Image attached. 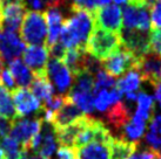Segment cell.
Returning <instances> with one entry per match:
<instances>
[{"mask_svg": "<svg viewBox=\"0 0 161 159\" xmlns=\"http://www.w3.org/2000/svg\"><path fill=\"white\" fill-rule=\"evenodd\" d=\"M94 26L93 14L87 11L74 9L73 15L64 20L63 29L58 41L66 49H85Z\"/></svg>", "mask_w": 161, "mask_h": 159, "instance_id": "6da1fadb", "label": "cell"}, {"mask_svg": "<svg viewBox=\"0 0 161 159\" xmlns=\"http://www.w3.org/2000/svg\"><path fill=\"white\" fill-rule=\"evenodd\" d=\"M121 40L119 34L100 29L94 26V29L91 34L85 47L86 53L98 61H103L118 53L121 49Z\"/></svg>", "mask_w": 161, "mask_h": 159, "instance_id": "7a4b0ae2", "label": "cell"}, {"mask_svg": "<svg viewBox=\"0 0 161 159\" xmlns=\"http://www.w3.org/2000/svg\"><path fill=\"white\" fill-rule=\"evenodd\" d=\"M19 33L24 44L28 46L46 44L47 26L45 14L40 11H28L25 13Z\"/></svg>", "mask_w": 161, "mask_h": 159, "instance_id": "3957f363", "label": "cell"}, {"mask_svg": "<svg viewBox=\"0 0 161 159\" xmlns=\"http://www.w3.org/2000/svg\"><path fill=\"white\" fill-rule=\"evenodd\" d=\"M42 124H44L42 118H14L12 119V128L8 136L18 141L25 152H28L31 141L36 133L40 132Z\"/></svg>", "mask_w": 161, "mask_h": 159, "instance_id": "277c9868", "label": "cell"}, {"mask_svg": "<svg viewBox=\"0 0 161 159\" xmlns=\"http://www.w3.org/2000/svg\"><path fill=\"white\" fill-rule=\"evenodd\" d=\"M122 27L126 29L151 31V17L147 5L142 1H135L127 4L122 12Z\"/></svg>", "mask_w": 161, "mask_h": 159, "instance_id": "5b68a950", "label": "cell"}, {"mask_svg": "<svg viewBox=\"0 0 161 159\" xmlns=\"http://www.w3.org/2000/svg\"><path fill=\"white\" fill-rule=\"evenodd\" d=\"M138 56L134 54L121 47L118 53L113 54L112 56L101 61V69L105 70L113 77L122 75L126 71H130V69H135L139 61Z\"/></svg>", "mask_w": 161, "mask_h": 159, "instance_id": "8992f818", "label": "cell"}, {"mask_svg": "<svg viewBox=\"0 0 161 159\" xmlns=\"http://www.w3.org/2000/svg\"><path fill=\"white\" fill-rule=\"evenodd\" d=\"M94 25L100 29L120 34L122 29V13L118 5L108 4L93 14Z\"/></svg>", "mask_w": 161, "mask_h": 159, "instance_id": "52a82bcc", "label": "cell"}, {"mask_svg": "<svg viewBox=\"0 0 161 159\" xmlns=\"http://www.w3.org/2000/svg\"><path fill=\"white\" fill-rule=\"evenodd\" d=\"M46 76L51 81V83L53 82L54 87L59 90L60 95H66V93L71 90L73 75L61 60L52 58L47 62Z\"/></svg>", "mask_w": 161, "mask_h": 159, "instance_id": "ba28073f", "label": "cell"}, {"mask_svg": "<svg viewBox=\"0 0 161 159\" xmlns=\"http://www.w3.org/2000/svg\"><path fill=\"white\" fill-rule=\"evenodd\" d=\"M17 118H21L34 112H41L42 104L27 88H15L11 93Z\"/></svg>", "mask_w": 161, "mask_h": 159, "instance_id": "9c48e42d", "label": "cell"}, {"mask_svg": "<svg viewBox=\"0 0 161 159\" xmlns=\"http://www.w3.org/2000/svg\"><path fill=\"white\" fill-rule=\"evenodd\" d=\"M149 32L124 28L119 34L121 46L132 52L135 56L141 58L142 55L149 53Z\"/></svg>", "mask_w": 161, "mask_h": 159, "instance_id": "30bf717a", "label": "cell"}, {"mask_svg": "<svg viewBox=\"0 0 161 159\" xmlns=\"http://www.w3.org/2000/svg\"><path fill=\"white\" fill-rule=\"evenodd\" d=\"M24 61L33 76H46V66L48 62L49 52L45 44L28 46L24 50Z\"/></svg>", "mask_w": 161, "mask_h": 159, "instance_id": "8fae6325", "label": "cell"}, {"mask_svg": "<svg viewBox=\"0 0 161 159\" xmlns=\"http://www.w3.org/2000/svg\"><path fill=\"white\" fill-rule=\"evenodd\" d=\"M136 70L140 73L142 81H146L154 87L161 83V55L147 53L139 59Z\"/></svg>", "mask_w": 161, "mask_h": 159, "instance_id": "7c38bea8", "label": "cell"}, {"mask_svg": "<svg viewBox=\"0 0 161 159\" xmlns=\"http://www.w3.org/2000/svg\"><path fill=\"white\" fill-rule=\"evenodd\" d=\"M26 12V3H11L3 5V11L0 17L1 29L17 33L20 28Z\"/></svg>", "mask_w": 161, "mask_h": 159, "instance_id": "4fadbf2b", "label": "cell"}, {"mask_svg": "<svg viewBox=\"0 0 161 159\" xmlns=\"http://www.w3.org/2000/svg\"><path fill=\"white\" fill-rule=\"evenodd\" d=\"M84 115L85 114L72 102V100L68 97L67 95L64 104L53 114L51 125L53 126L54 130L64 129L66 126L72 125L73 123H75L76 121Z\"/></svg>", "mask_w": 161, "mask_h": 159, "instance_id": "5bb4252c", "label": "cell"}, {"mask_svg": "<svg viewBox=\"0 0 161 159\" xmlns=\"http://www.w3.org/2000/svg\"><path fill=\"white\" fill-rule=\"evenodd\" d=\"M25 44L15 32L4 31L0 34V55L5 61H13L25 50Z\"/></svg>", "mask_w": 161, "mask_h": 159, "instance_id": "9a60e30c", "label": "cell"}, {"mask_svg": "<svg viewBox=\"0 0 161 159\" xmlns=\"http://www.w3.org/2000/svg\"><path fill=\"white\" fill-rule=\"evenodd\" d=\"M47 26V36H46V47L48 48L55 42H58L64 25V17L58 7V3L49 5L47 11L44 12Z\"/></svg>", "mask_w": 161, "mask_h": 159, "instance_id": "2e32d148", "label": "cell"}, {"mask_svg": "<svg viewBox=\"0 0 161 159\" xmlns=\"http://www.w3.org/2000/svg\"><path fill=\"white\" fill-rule=\"evenodd\" d=\"M91 55L86 53L85 49L81 48H72L66 49L65 55L61 61L66 64L69 71L72 73L73 77L80 74L82 71L88 70V61H90Z\"/></svg>", "mask_w": 161, "mask_h": 159, "instance_id": "e0dca14e", "label": "cell"}, {"mask_svg": "<svg viewBox=\"0 0 161 159\" xmlns=\"http://www.w3.org/2000/svg\"><path fill=\"white\" fill-rule=\"evenodd\" d=\"M111 141V139H109ZM109 141H93L76 149L78 159H109Z\"/></svg>", "mask_w": 161, "mask_h": 159, "instance_id": "ac0fdd59", "label": "cell"}, {"mask_svg": "<svg viewBox=\"0 0 161 159\" xmlns=\"http://www.w3.org/2000/svg\"><path fill=\"white\" fill-rule=\"evenodd\" d=\"M136 110L133 119L147 123L154 116V98L146 93H139L136 96Z\"/></svg>", "mask_w": 161, "mask_h": 159, "instance_id": "d6986e66", "label": "cell"}, {"mask_svg": "<svg viewBox=\"0 0 161 159\" xmlns=\"http://www.w3.org/2000/svg\"><path fill=\"white\" fill-rule=\"evenodd\" d=\"M8 70L13 77L15 84H18L19 88H27L33 81V74L30 68L24 63L20 59H15L9 62Z\"/></svg>", "mask_w": 161, "mask_h": 159, "instance_id": "ffe728a7", "label": "cell"}, {"mask_svg": "<svg viewBox=\"0 0 161 159\" xmlns=\"http://www.w3.org/2000/svg\"><path fill=\"white\" fill-rule=\"evenodd\" d=\"M106 112V118L108 123L112 124L114 128L121 129L130 121V108L125 102H116L108 108Z\"/></svg>", "mask_w": 161, "mask_h": 159, "instance_id": "44dd1931", "label": "cell"}, {"mask_svg": "<svg viewBox=\"0 0 161 159\" xmlns=\"http://www.w3.org/2000/svg\"><path fill=\"white\" fill-rule=\"evenodd\" d=\"M31 93L36 96L40 103L45 104L54 95V88L47 76H33V81L30 84Z\"/></svg>", "mask_w": 161, "mask_h": 159, "instance_id": "7402d4cb", "label": "cell"}, {"mask_svg": "<svg viewBox=\"0 0 161 159\" xmlns=\"http://www.w3.org/2000/svg\"><path fill=\"white\" fill-rule=\"evenodd\" d=\"M122 94L115 87L108 90H101L97 93V96L94 97V108L99 112H105L112 104L120 102Z\"/></svg>", "mask_w": 161, "mask_h": 159, "instance_id": "603a6c76", "label": "cell"}, {"mask_svg": "<svg viewBox=\"0 0 161 159\" xmlns=\"http://www.w3.org/2000/svg\"><path fill=\"white\" fill-rule=\"evenodd\" d=\"M141 82H142V79L140 76V73L136 69H130V71H127V74L124 77H121L116 82L115 88L122 95L124 94L127 95V94L136 93L141 85Z\"/></svg>", "mask_w": 161, "mask_h": 159, "instance_id": "cb8c5ba5", "label": "cell"}, {"mask_svg": "<svg viewBox=\"0 0 161 159\" xmlns=\"http://www.w3.org/2000/svg\"><path fill=\"white\" fill-rule=\"evenodd\" d=\"M138 144L127 141L122 138L113 137L109 141V149H111V157L113 159H127L134 150L136 149Z\"/></svg>", "mask_w": 161, "mask_h": 159, "instance_id": "d4e9b609", "label": "cell"}, {"mask_svg": "<svg viewBox=\"0 0 161 159\" xmlns=\"http://www.w3.org/2000/svg\"><path fill=\"white\" fill-rule=\"evenodd\" d=\"M68 97L72 102L80 109L84 114H91L94 110V96L92 93L87 91H78L71 89L68 91Z\"/></svg>", "mask_w": 161, "mask_h": 159, "instance_id": "484cf974", "label": "cell"}, {"mask_svg": "<svg viewBox=\"0 0 161 159\" xmlns=\"http://www.w3.org/2000/svg\"><path fill=\"white\" fill-rule=\"evenodd\" d=\"M121 129L124 130V135L121 137L122 139L130 141V143H134V144H138L140 138L142 137L143 133H145L146 123L139 122V121H135V119L132 118Z\"/></svg>", "mask_w": 161, "mask_h": 159, "instance_id": "4316f807", "label": "cell"}, {"mask_svg": "<svg viewBox=\"0 0 161 159\" xmlns=\"http://www.w3.org/2000/svg\"><path fill=\"white\" fill-rule=\"evenodd\" d=\"M146 141L153 150H161V115L153 116L151 119L148 132L146 133Z\"/></svg>", "mask_w": 161, "mask_h": 159, "instance_id": "83f0119b", "label": "cell"}, {"mask_svg": "<svg viewBox=\"0 0 161 159\" xmlns=\"http://www.w3.org/2000/svg\"><path fill=\"white\" fill-rule=\"evenodd\" d=\"M0 117L8 119L17 118L11 94L1 85H0Z\"/></svg>", "mask_w": 161, "mask_h": 159, "instance_id": "f1b7e54d", "label": "cell"}, {"mask_svg": "<svg viewBox=\"0 0 161 159\" xmlns=\"http://www.w3.org/2000/svg\"><path fill=\"white\" fill-rule=\"evenodd\" d=\"M0 147L4 150L7 159H18L25 152L18 141H14L9 136H6L0 139Z\"/></svg>", "mask_w": 161, "mask_h": 159, "instance_id": "f546056e", "label": "cell"}, {"mask_svg": "<svg viewBox=\"0 0 161 159\" xmlns=\"http://www.w3.org/2000/svg\"><path fill=\"white\" fill-rule=\"evenodd\" d=\"M115 80L113 76L107 74L105 70L100 69L95 73V77H94V88L93 91L95 94L101 91V90H108L115 87Z\"/></svg>", "mask_w": 161, "mask_h": 159, "instance_id": "4dcf8cb0", "label": "cell"}, {"mask_svg": "<svg viewBox=\"0 0 161 159\" xmlns=\"http://www.w3.org/2000/svg\"><path fill=\"white\" fill-rule=\"evenodd\" d=\"M75 84L71 89L78 90V91H87L92 93L94 88V76L91 71H82L80 74L74 76Z\"/></svg>", "mask_w": 161, "mask_h": 159, "instance_id": "1f68e13d", "label": "cell"}, {"mask_svg": "<svg viewBox=\"0 0 161 159\" xmlns=\"http://www.w3.org/2000/svg\"><path fill=\"white\" fill-rule=\"evenodd\" d=\"M108 4H111V0H73L72 11L81 9V11H87L94 14L95 11H98L99 8Z\"/></svg>", "mask_w": 161, "mask_h": 159, "instance_id": "d6a6232c", "label": "cell"}, {"mask_svg": "<svg viewBox=\"0 0 161 159\" xmlns=\"http://www.w3.org/2000/svg\"><path fill=\"white\" fill-rule=\"evenodd\" d=\"M149 52L161 55V28H153L149 32Z\"/></svg>", "mask_w": 161, "mask_h": 159, "instance_id": "836d02e7", "label": "cell"}, {"mask_svg": "<svg viewBox=\"0 0 161 159\" xmlns=\"http://www.w3.org/2000/svg\"><path fill=\"white\" fill-rule=\"evenodd\" d=\"M159 153H160V151L153 150V149H143V150H140L139 146H136L134 152L127 159H158Z\"/></svg>", "mask_w": 161, "mask_h": 159, "instance_id": "e575fe53", "label": "cell"}, {"mask_svg": "<svg viewBox=\"0 0 161 159\" xmlns=\"http://www.w3.org/2000/svg\"><path fill=\"white\" fill-rule=\"evenodd\" d=\"M151 25L153 28H161V0L151 5Z\"/></svg>", "mask_w": 161, "mask_h": 159, "instance_id": "d590c367", "label": "cell"}, {"mask_svg": "<svg viewBox=\"0 0 161 159\" xmlns=\"http://www.w3.org/2000/svg\"><path fill=\"white\" fill-rule=\"evenodd\" d=\"M0 85L4 87L8 93H12L14 89L17 88V84L14 82L13 77H12L8 69H6V68H5L4 71L0 75Z\"/></svg>", "mask_w": 161, "mask_h": 159, "instance_id": "8d00e7d4", "label": "cell"}, {"mask_svg": "<svg viewBox=\"0 0 161 159\" xmlns=\"http://www.w3.org/2000/svg\"><path fill=\"white\" fill-rule=\"evenodd\" d=\"M57 157L58 159H78L76 149L69 146H60L57 151Z\"/></svg>", "mask_w": 161, "mask_h": 159, "instance_id": "74e56055", "label": "cell"}, {"mask_svg": "<svg viewBox=\"0 0 161 159\" xmlns=\"http://www.w3.org/2000/svg\"><path fill=\"white\" fill-rule=\"evenodd\" d=\"M11 128H12V119L0 117V139L8 136Z\"/></svg>", "mask_w": 161, "mask_h": 159, "instance_id": "f35d334b", "label": "cell"}, {"mask_svg": "<svg viewBox=\"0 0 161 159\" xmlns=\"http://www.w3.org/2000/svg\"><path fill=\"white\" fill-rule=\"evenodd\" d=\"M25 1H27V4L30 5L34 11H40L45 6V4H47V7H48L49 5H52L48 0H25Z\"/></svg>", "mask_w": 161, "mask_h": 159, "instance_id": "ab89813d", "label": "cell"}, {"mask_svg": "<svg viewBox=\"0 0 161 159\" xmlns=\"http://www.w3.org/2000/svg\"><path fill=\"white\" fill-rule=\"evenodd\" d=\"M116 5H121V4H132V3H135V1H141V0H113Z\"/></svg>", "mask_w": 161, "mask_h": 159, "instance_id": "60d3db41", "label": "cell"}, {"mask_svg": "<svg viewBox=\"0 0 161 159\" xmlns=\"http://www.w3.org/2000/svg\"><path fill=\"white\" fill-rule=\"evenodd\" d=\"M5 69V60L3 59V56L0 55V75H1V73L4 71Z\"/></svg>", "mask_w": 161, "mask_h": 159, "instance_id": "b9f144b4", "label": "cell"}, {"mask_svg": "<svg viewBox=\"0 0 161 159\" xmlns=\"http://www.w3.org/2000/svg\"><path fill=\"white\" fill-rule=\"evenodd\" d=\"M141 1H142L143 4L145 5H152V4H154V3H155V1H157V0H141Z\"/></svg>", "mask_w": 161, "mask_h": 159, "instance_id": "7bdbcfd3", "label": "cell"}, {"mask_svg": "<svg viewBox=\"0 0 161 159\" xmlns=\"http://www.w3.org/2000/svg\"><path fill=\"white\" fill-rule=\"evenodd\" d=\"M0 159H7V157H6V155H5L4 150L0 147Z\"/></svg>", "mask_w": 161, "mask_h": 159, "instance_id": "ee69618b", "label": "cell"}, {"mask_svg": "<svg viewBox=\"0 0 161 159\" xmlns=\"http://www.w3.org/2000/svg\"><path fill=\"white\" fill-rule=\"evenodd\" d=\"M28 159H46V158H42V157H40V156H38V155H33Z\"/></svg>", "mask_w": 161, "mask_h": 159, "instance_id": "f6af8a7d", "label": "cell"}, {"mask_svg": "<svg viewBox=\"0 0 161 159\" xmlns=\"http://www.w3.org/2000/svg\"><path fill=\"white\" fill-rule=\"evenodd\" d=\"M18 159H28V157H27V152H24L23 155L20 156Z\"/></svg>", "mask_w": 161, "mask_h": 159, "instance_id": "bcb514c9", "label": "cell"}, {"mask_svg": "<svg viewBox=\"0 0 161 159\" xmlns=\"http://www.w3.org/2000/svg\"><path fill=\"white\" fill-rule=\"evenodd\" d=\"M1 11H3V0H0V17H1Z\"/></svg>", "mask_w": 161, "mask_h": 159, "instance_id": "7dc6e473", "label": "cell"}, {"mask_svg": "<svg viewBox=\"0 0 161 159\" xmlns=\"http://www.w3.org/2000/svg\"><path fill=\"white\" fill-rule=\"evenodd\" d=\"M158 159H161V152L159 153V157H158Z\"/></svg>", "mask_w": 161, "mask_h": 159, "instance_id": "c3c4849f", "label": "cell"}, {"mask_svg": "<svg viewBox=\"0 0 161 159\" xmlns=\"http://www.w3.org/2000/svg\"><path fill=\"white\" fill-rule=\"evenodd\" d=\"M159 105H160V109H161V101H159Z\"/></svg>", "mask_w": 161, "mask_h": 159, "instance_id": "681fc988", "label": "cell"}, {"mask_svg": "<svg viewBox=\"0 0 161 159\" xmlns=\"http://www.w3.org/2000/svg\"><path fill=\"white\" fill-rule=\"evenodd\" d=\"M0 31H1V20H0Z\"/></svg>", "mask_w": 161, "mask_h": 159, "instance_id": "f907efd6", "label": "cell"}]
</instances>
